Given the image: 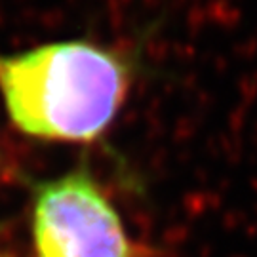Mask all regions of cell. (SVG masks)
Returning a JSON list of instances; mask_svg holds the SVG:
<instances>
[{"instance_id": "6da1fadb", "label": "cell", "mask_w": 257, "mask_h": 257, "mask_svg": "<svg viewBox=\"0 0 257 257\" xmlns=\"http://www.w3.org/2000/svg\"><path fill=\"white\" fill-rule=\"evenodd\" d=\"M130 63L88 40L0 54V95L14 126L31 138L90 143L116 118Z\"/></svg>"}, {"instance_id": "7a4b0ae2", "label": "cell", "mask_w": 257, "mask_h": 257, "mask_svg": "<svg viewBox=\"0 0 257 257\" xmlns=\"http://www.w3.org/2000/svg\"><path fill=\"white\" fill-rule=\"evenodd\" d=\"M33 246L35 257H138L120 213L82 168L35 189Z\"/></svg>"}, {"instance_id": "3957f363", "label": "cell", "mask_w": 257, "mask_h": 257, "mask_svg": "<svg viewBox=\"0 0 257 257\" xmlns=\"http://www.w3.org/2000/svg\"><path fill=\"white\" fill-rule=\"evenodd\" d=\"M0 257H4V255H0Z\"/></svg>"}]
</instances>
